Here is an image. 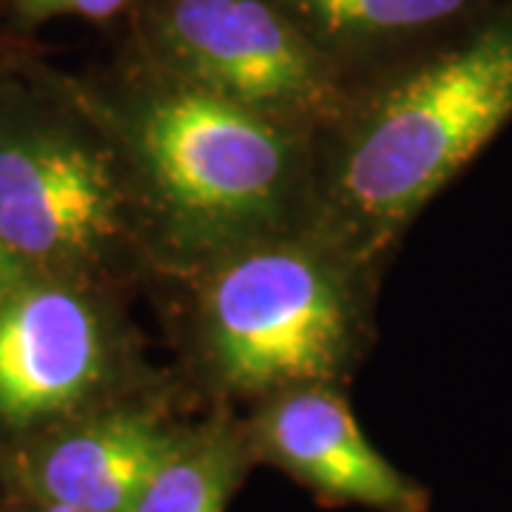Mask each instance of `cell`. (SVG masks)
I'll list each match as a JSON object with an SVG mask.
<instances>
[{
	"mask_svg": "<svg viewBox=\"0 0 512 512\" xmlns=\"http://www.w3.org/2000/svg\"><path fill=\"white\" fill-rule=\"evenodd\" d=\"M180 433L140 410L106 413L46 439L20 464L35 501L128 512Z\"/></svg>",
	"mask_w": 512,
	"mask_h": 512,
	"instance_id": "8",
	"label": "cell"
},
{
	"mask_svg": "<svg viewBox=\"0 0 512 512\" xmlns=\"http://www.w3.org/2000/svg\"><path fill=\"white\" fill-rule=\"evenodd\" d=\"M23 279H26V265H23L18 259V254L9 248V242H6L3 231H0V296L20 288Z\"/></svg>",
	"mask_w": 512,
	"mask_h": 512,
	"instance_id": "12",
	"label": "cell"
},
{
	"mask_svg": "<svg viewBox=\"0 0 512 512\" xmlns=\"http://www.w3.org/2000/svg\"><path fill=\"white\" fill-rule=\"evenodd\" d=\"M128 0H23V9L35 18L46 15H83V18H109L123 9Z\"/></svg>",
	"mask_w": 512,
	"mask_h": 512,
	"instance_id": "11",
	"label": "cell"
},
{
	"mask_svg": "<svg viewBox=\"0 0 512 512\" xmlns=\"http://www.w3.org/2000/svg\"><path fill=\"white\" fill-rule=\"evenodd\" d=\"M202 328L220 382L239 393H285L342 373L353 302L328 259L299 245H254L211 276Z\"/></svg>",
	"mask_w": 512,
	"mask_h": 512,
	"instance_id": "3",
	"label": "cell"
},
{
	"mask_svg": "<svg viewBox=\"0 0 512 512\" xmlns=\"http://www.w3.org/2000/svg\"><path fill=\"white\" fill-rule=\"evenodd\" d=\"M106 367L94 308L66 288L20 285L0 296V419L29 427L72 410Z\"/></svg>",
	"mask_w": 512,
	"mask_h": 512,
	"instance_id": "7",
	"label": "cell"
},
{
	"mask_svg": "<svg viewBox=\"0 0 512 512\" xmlns=\"http://www.w3.org/2000/svg\"><path fill=\"white\" fill-rule=\"evenodd\" d=\"M330 35H407L458 18L473 0H299Z\"/></svg>",
	"mask_w": 512,
	"mask_h": 512,
	"instance_id": "10",
	"label": "cell"
},
{
	"mask_svg": "<svg viewBox=\"0 0 512 512\" xmlns=\"http://www.w3.org/2000/svg\"><path fill=\"white\" fill-rule=\"evenodd\" d=\"M248 444L330 504L376 512H427L430 504L427 490L367 441L330 384L279 393L259 413Z\"/></svg>",
	"mask_w": 512,
	"mask_h": 512,
	"instance_id": "6",
	"label": "cell"
},
{
	"mask_svg": "<svg viewBox=\"0 0 512 512\" xmlns=\"http://www.w3.org/2000/svg\"><path fill=\"white\" fill-rule=\"evenodd\" d=\"M165 37L191 86L274 120L328 109L313 52L262 0H174Z\"/></svg>",
	"mask_w": 512,
	"mask_h": 512,
	"instance_id": "5",
	"label": "cell"
},
{
	"mask_svg": "<svg viewBox=\"0 0 512 512\" xmlns=\"http://www.w3.org/2000/svg\"><path fill=\"white\" fill-rule=\"evenodd\" d=\"M268 114L200 86L148 97L128 140L163 211L197 245L268 231L296 180L291 137Z\"/></svg>",
	"mask_w": 512,
	"mask_h": 512,
	"instance_id": "2",
	"label": "cell"
},
{
	"mask_svg": "<svg viewBox=\"0 0 512 512\" xmlns=\"http://www.w3.org/2000/svg\"><path fill=\"white\" fill-rule=\"evenodd\" d=\"M29 512H83L74 507H63V504H49V501H35V507Z\"/></svg>",
	"mask_w": 512,
	"mask_h": 512,
	"instance_id": "13",
	"label": "cell"
},
{
	"mask_svg": "<svg viewBox=\"0 0 512 512\" xmlns=\"http://www.w3.org/2000/svg\"><path fill=\"white\" fill-rule=\"evenodd\" d=\"M510 120L512 15L404 74L353 128L333 185L353 237H396Z\"/></svg>",
	"mask_w": 512,
	"mask_h": 512,
	"instance_id": "1",
	"label": "cell"
},
{
	"mask_svg": "<svg viewBox=\"0 0 512 512\" xmlns=\"http://www.w3.org/2000/svg\"><path fill=\"white\" fill-rule=\"evenodd\" d=\"M251 444L225 421L180 433L128 512H225L248 467Z\"/></svg>",
	"mask_w": 512,
	"mask_h": 512,
	"instance_id": "9",
	"label": "cell"
},
{
	"mask_svg": "<svg viewBox=\"0 0 512 512\" xmlns=\"http://www.w3.org/2000/svg\"><path fill=\"white\" fill-rule=\"evenodd\" d=\"M126 228V197L97 148L69 134L0 140V231L26 262L80 265Z\"/></svg>",
	"mask_w": 512,
	"mask_h": 512,
	"instance_id": "4",
	"label": "cell"
}]
</instances>
